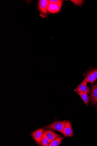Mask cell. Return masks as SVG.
I'll return each instance as SVG.
<instances>
[{"label": "cell", "mask_w": 97, "mask_h": 146, "mask_svg": "<svg viewBox=\"0 0 97 146\" xmlns=\"http://www.w3.org/2000/svg\"><path fill=\"white\" fill-rule=\"evenodd\" d=\"M48 1L47 0H40L39 2V8L40 12L46 17L48 14L47 8Z\"/></svg>", "instance_id": "cell-5"}, {"label": "cell", "mask_w": 97, "mask_h": 146, "mask_svg": "<svg viewBox=\"0 0 97 146\" xmlns=\"http://www.w3.org/2000/svg\"><path fill=\"white\" fill-rule=\"evenodd\" d=\"M46 136L50 142L60 136L54 131L51 130H44Z\"/></svg>", "instance_id": "cell-7"}, {"label": "cell", "mask_w": 97, "mask_h": 146, "mask_svg": "<svg viewBox=\"0 0 97 146\" xmlns=\"http://www.w3.org/2000/svg\"><path fill=\"white\" fill-rule=\"evenodd\" d=\"M91 98L92 103L95 105L97 102V84L93 86L92 88Z\"/></svg>", "instance_id": "cell-8"}, {"label": "cell", "mask_w": 97, "mask_h": 146, "mask_svg": "<svg viewBox=\"0 0 97 146\" xmlns=\"http://www.w3.org/2000/svg\"><path fill=\"white\" fill-rule=\"evenodd\" d=\"M47 8L48 11L49 12L51 13H56L54 8L53 4L49 2V1L47 4Z\"/></svg>", "instance_id": "cell-12"}, {"label": "cell", "mask_w": 97, "mask_h": 146, "mask_svg": "<svg viewBox=\"0 0 97 146\" xmlns=\"http://www.w3.org/2000/svg\"><path fill=\"white\" fill-rule=\"evenodd\" d=\"M64 138L59 136L50 142L48 146H59L63 141Z\"/></svg>", "instance_id": "cell-11"}, {"label": "cell", "mask_w": 97, "mask_h": 146, "mask_svg": "<svg viewBox=\"0 0 97 146\" xmlns=\"http://www.w3.org/2000/svg\"><path fill=\"white\" fill-rule=\"evenodd\" d=\"M44 130L43 128L39 129L33 131L32 134V137L35 141L40 145L41 139L42 137Z\"/></svg>", "instance_id": "cell-4"}, {"label": "cell", "mask_w": 97, "mask_h": 146, "mask_svg": "<svg viewBox=\"0 0 97 146\" xmlns=\"http://www.w3.org/2000/svg\"><path fill=\"white\" fill-rule=\"evenodd\" d=\"M67 122L64 121L55 122L47 125L45 128L57 131L62 134Z\"/></svg>", "instance_id": "cell-1"}, {"label": "cell", "mask_w": 97, "mask_h": 146, "mask_svg": "<svg viewBox=\"0 0 97 146\" xmlns=\"http://www.w3.org/2000/svg\"><path fill=\"white\" fill-rule=\"evenodd\" d=\"M50 143V141L46 136L44 130L42 137L41 139L40 145L48 146Z\"/></svg>", "instance_id": "cell-10"}, {"label": "cell", "mask_w": 97, "mask_h": 146, "mask_svg": "<svg viewBox=\"0 0 97 146\" xmlns=\"http://www.w3.org/2000/svg\"><path fill=\"white\" fill-rule=\"evenodd\" d=\"M49 1L53 4H57L61 8L63 1L61 0H50Z\"/></svg>", "instance_id": "cell-13"}, {"label": "cell", "mask_w": 97, "mask_h": 146, "mask_svg": "<svg viewBox=\"0 0 97 146\" xmlns=\"http://www.w3.org/2000/svg\"><path fill=\"white\" fill-rule=\"evenodd\" d=\"M96 107L97 108V105H96Z\"/></svg>", "instance_id": "cell-15"}, {"label": "cell", "mask_w": 97, "mask_h": 146, "mask_svg": "<svg viewBox=\"0 0 97 146\" xmlns=\"http://www.w3.org/2000/svg\"><path fill=\"white\" fill-rule=\"evenodd\" d=\"M87 83L85 80L83 81L75 89L76 92H84L89 94L90 90L89 87L87 86Z\"/></svg>", "instance_id": "cell-6"}, {"label": "cell", "mask_w": 97, "mask_h": 146, "mask_svg": "<svg viewBox=\"0 0 97 146\" xmlns=\"http://www.w3.org/2000/svg\"><path fill=\"white\" fill-rule=\"evenodd\" d=\"M62 134L65 137H72L73 136L74 132L70 122H67Z\"/></svg>", "instance_id": "cell-3"}, {"label": "cell", "mask_w": 97, "mask_h": 146, "mask_svg": "<svg viewBox=\"0 0 97 146\" xmlns=\"http://www.w3.org/2000/svg\"><path fill=\"white\" fill-rule=\"evenodd\" d=\"M77 93L84 101L86 104L87 106H88L89 98L87 93L84 92H77Z\"/></svg>", "instance_id": "cell-9"}, {"label": "cell", "mask_w": 97, "mask_h": 146, "mask_svg": "<svg viewBox=\"0 0 97 146\" xmlns=\"http://www.w3.org/2000/svg\"><path fill=\"white\" fill-rule=\"evenodd\" d=\"M97 78V69L90 70L86 74L84 80L87 83L93 84Z\"/></svg>", "instance_id": "cell-2"}, {"label": "cell", "mask_w": 97, "mask_h": 146, "mask_svg": "<svg viewBox=\"0 0 97 146\" xmlns=\"http://www.w3.org/2000/svg\"><path fill=\"white\" fill-rule=\"evenodd\" d=\"M54 8L56 13L59 12L60 11L61 8L59 6L56 4H53Z\"/></svg>", "instance_id": "cell-14"}]
</instances>
